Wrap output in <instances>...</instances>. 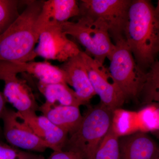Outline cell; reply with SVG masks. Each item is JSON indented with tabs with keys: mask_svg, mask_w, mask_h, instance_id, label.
Returning a JSON list of instances; mask_svg holds the SVG:
<instances>
[{
	"mask_svg": "<svg viewBox=\"0 0 159 159\" xmlns=\"http://www.w3.org/2000/svg\"><path fill=\"white\" fill-rule=\"evenodd\" d=\"M125 39L137 64L147 72L158 60L159 4L155 7L148 0H132Z\"/></svg>",
	"mask_w": 159,
	"mask_h": 159,
	"instance_id": "1",
	"label": "cell"
},
{
	"mask_svg": "<svg viewBox=\"0 0 159 159\" xmlns=\"http://www.w3.org/2000/svg\"><path fill=\"white\" fill-rule=\"evenodd\" d=\"M43 2L28 1L22 13L0 34V61L29 62L36 57L35 25Z\"/></svg>",
	"mask_w": 159,
	"mask_h": 159,
	"instance_id": "2",
	"label": "cell"
},
{
	"mask_svg": "<svg viewBox=\"0 0 159 159\" xmlns=\"http://www.w3.org/2000/svg\"><path fill=\"white\" fill-rule=\"evenodd\" d=\"M113 112L101 103L89 107L77 130L68 138L63 151L77 152L83 159H94L112 125Z\"/></svg>",
	"mask_w": 159,
	"mask_h": 159,
	"instance_id": "3",
	"label": "cell"
},
{
	"mask_svg": "<svg viewBox=\"0 0 159 159\" xmlns=\"http://www.w3.org/2000/svg\"><path fill=\"white\" fill-rule=\"evenodd\" d=\"M75 18L76 21L61 24L63 30L85 48V54L104 64L115 48L106 27L86 16H79Z\"/></svg>",
	"mask_w": 159,
	"mask_h": 159,
	"instance_id": "4",
	"label": "cell"
},
{
	"mask_svg": "<svg viewBox=\"0 0 159 159\" xmlns=\"http://www.w3.org/2000/svg\"><path fill=\"white\" fill-rule=\"evenodd\" d=\"M115 44L108 58L110 61L109 71L125 99L138 100L141 97L146 72L137 64L125 39Z\"/></svg>",
	"mask_w": 159,
	"mask_h": 159,
	"instance_id": "5",
	"label": "cell"
},
{
	"mask_svg": "<svg viewBox=\"0 0 159 159\" xmlns=\"http://www.w3.org/2000/svg\"><path fill=\"white\" fill-rule=\"evenodd\" d=\"M131 1L81 0L78 1L79 16L90 18L104 25L111 39L115 44L125 39L129 9Z\"/></svg>",
	"mask_w": 159,
	"mask_h": 159,
	"instance_id": "6",
	"label": "cell"
},
{
	"mask_svg": "<svg viewBox=\"0 0 159 159\" xmlns=\"http://www.w3.org/2000/svg\"><path fill=\"white\" fill-rule=\"evenodd\" d=\"M81 55L95 93L103 105L114 111L125 102V96L104 64L81 51Z\"/></svg>",
	"mask_w": 159,
	"mask_h": 159,
	"instance_id": "7",
	"label": "cell"
},
{
	"mask_svg": "<svg viewBox=\"0 0 159 159\" xmlns=\"http://www.w3.org/2000/svg\"><path fill=\"white\" fill-rule=\"evenodd\" d=\"M38 44L34 50L36 57L65 62L76 56L81 50L68 37L61 24H51L44 27L39 34Z\"/></svg>",
	"mask_w": 159,
	"mask_h": 159,
	"instance_id": "8",
	"label": "cell"
},
{
	"mask_svg": "<svg viewBox=\"0 0 159 159\" xmlns=\"http://www.w3.org/2000/svg\"><path fill=\"white\" fill-rule=\"evenodd\" d=\"M3 134L9 145L31 152H42L50 146L20 119L17 112L6 108L3 114Z\"/></svg>",
	"mask_w": 159,
	"mask_h": 159,
	"instance_id": "9",
	"label": "cell"
},
{
	"mask_svg": "<svg viewBox=\"0 0 159 159\" xmlns=\"http://www.w3.org/2000/svg\"><path fill=\"white\" fill-rule=\"evenodd\" d=\"M27 73L44 84H66V75L59 66L47 61L8 62L0 61L1 74H15Z\"/></svg>",
	"mask_w": 159,
	"mask_h": 159,
	"instance_id": "10",
	"label": "cell"
},
{
	"mask_svg": "<svg viewBox=\"0 0 159 159\" xmlns=\"http://www.w3.org/2000/svg\"><path fill=\"white\" fill-rule=\"evenodd\" d=\"M5 83L3 95L7 102L12 104L21 115L36 114L39 106L31 88L26 81L15 74H1Z\"/></svg>",
	"mask_w": 159,
	"mask_h": 159,
	"instance_id": "11",
	"label": "cell"
},
{
	"mask_svg": "<svg viewBox=\"0 0 159 159\" xmlns=\"http://www.w3.org/2000/svg\"><path fill=\"white\" fill-rule=\"evenodd\" d=\"M81 51L59 67L65 74L67 84L73 87L78 99L84 105L96 94L89 78Z\"/></svg>",
	"mask_w": 159,
	"mask_h": 159,
	"instance_id": "12",
	"label": "cell"
},
{
	"mask_svg": "<svg viewBox=\"0 0 159 159\" xmlns=\"http://www.w3.org/2000/svg\"><path fill=\"white\" fill-rule=\"evenodd\" d=\"M80 14L79 2L76 0L44 1L35 25L37 36L42 29L51 24H61Z\"/></svg>",
	"mask_w": 159,
	"mask_h": 159,
	"instance_id": "13",
	"label": "cell"
},
{
	"mask_svg": "<svg viewBox=\"0 0 159 159\" xmlns=\"http://www.w3.org/2000/svg\"><path fill=\"white\" fill-rule=\"evenodd\" d=\"M20 119L26 122L35 134L44 141L53 151H63L68 134L54 125L44 116L36 114L21 115L17 112Z\"/></svg>",
	"mask_w": 159,
	"mask_h": 159,
	"instance_id": "14",
	"label": "cell"
},
{
	"mask_svg": "<svg viewBox=\"0 0 159 159\" xmlns=\"http://www.w3.org/2000/svg\"><path fill=\"white\" fill-rule=\"evenodd\" d=\"M121 159H156L159 148L155 142L143 132L122 136L119 140Z\"/></svg>",
	"mask_w": 159,
	"mask_h": 159,
	"instance_id": "15",
	"label": "cell"
},
{
	"mask_svg": "<svg viewBox=\"0 0 159 159\" xmlns=\"http://www.w3.org/2000/svg\"><path fill=\"white\" fill-rule=\"evenodd\" d=\"M80 107L51 104L45 102L39 106L43 115L70 136L77 130L83 119Z\"/></svg>",
	"mask_w": 159,
	"mask_h": 159,
	"instance_id": "16",
	"label": "cell"
},
{
	"mask_svg": "<svg viewBox=\"0 0 159 159\" xmlns=\"http://www.w3.org/2000/svg\"><path fill=\"white\" fill-rule=\"evenodd\" d=\"M37 87L45 98L46 102L50 104L78 107L83 105L74 90L66 84H44L38 81Z\"/></svg>",
	"mask_w": 159,
	"mask_h": 159,
	"instance_id": "17",
	"label": "cell"
},
{
	"mask_svg": "<svg viewBox=\"0 0 159 159\" xmlns=\"http://www.w3.org/2000/svg\"><path fill=\"white\" fill-rule=\"evenodd\" d=\"M141 97L144 104L159 101V61L157 60L146 72V77Z\"/></svg>",
	"mask_w": 159,
	"mask_h": 159,
	"instance_id": "18",
	"label": "cell"
},
{
	"mask_svg": "<svg viewBox=\"0 0 159 159\" xmlns=\"http://www.w3.org/2000/svg\"><path fill=\"white\" fill-rule=\"evenodd\" d=\"M119 138L111 125L98 146L94 159H121Z\"/></svg>",
	"mask_w": 159,
	"mask_h": 159,
	"instance_id": "19",
	"label": "cell"
},
{
	"mask_svg": "<svg viewBox=\"0 0 159 159\" xmlns=\"http://www.w3.org/2000/svg\"><path fill=\"white\" fill-rule=\"evenodd\" d=\"M19 1L0 0V30L2 33L20 15L18 11Z\"/></svg>",
	"mask_w": 159,
	"mask_h": 159,
	"instance_id": "20",
	"label": "cell"
},
{
	"mask_svg": "<svg viewBox=\"0 0 159 159\" xmlns=\"http://www.w3.org/2000/svg\"><path fill=\"white\" fill-rule=\"evenodd\" d=\"M41 155L22 150L0 141V159H44Z\"/></svg>",
	"mask_w": 159,
	"mask_h": 159,
	"instance_id": "21",
	"label": "cell"
},
{
	"mask_svg": "<svg viewBox=\"0 0 159 159\" xmlns=\"http://www.w3.org/2000/svg\"><path fill=\"white\" fill-rule=\"evenodd\" d=\"M83 159L79 153L70 151H53L47 159Z\"/></svg>",
	"mask_w": 159,
	"mask_h": 159,
	"instance_id": "22",
	"label": "cell"
},
{
	"mask_svg": "<svg viewBox=\"0 0 159 159\" xmlns=\"http://www.w3.org/2000/svg\"><path fill=\"white\" fill-rule=\"evenodd\" d=\"M7 101H6V98L3 95V93L0 92V122L2 120L3 114L5 112L6 108V104ZM4 136H3V130L2 126H1V124H0V141H2L4 139Z\"/></svg>",
	"mask_w": 159,
	"mask_h": 159,
	"instance_id": "23",
	"label": "cell"
},
{
	"mask_svg": "<svg viewBox=\"0 0 159 159\" xmlns=\"http://www.w3.org/2000/svg\"><path fill=\"white\" fill-rule=\"evenodd\" d=\"M1 33H2V31H1V30H0V34H1Z\"/></svg>",
	"mask_w": 159,
	"mask_h": 159,
	"instance_id": "24",
	"label": "cell"
},
{
	"mask_svg": "<svg viewBox=\"0 0 159 159\" xmlns=\"http://www.w3.org/2000/svg\"><path fill=\"white\" fill-rule=\"evenodd\" d=\"M156 159H159V157L157 158Z\"/></svg>",
	"mask_w": 159,
	"mask_h": 159,
	"instance_id": "25",
	"label": "cell"
}]
</instances>
